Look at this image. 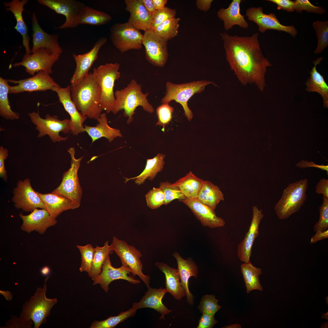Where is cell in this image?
<instances>
[{
  "mask_svg": "<svg viewBox=\"0 0 328 328\" xmlns=\"http://www.w3.org/2000/svg\"><path fill=\"white\" fill-rule=\"evenodd\" d=\"M165 157V154L158 153L153 158L147 159L145 168L141 174L134 177L125 178V182L135 179V183L140 185L144 183L147 179L153 180L157 173L162 170L165 164L164 161Z\"/></svg>",
  "mask_w": 328,
  "mask_h": 328,
  "instance_id": "cell-35",
  "label": "cell"
},
{
  "mask_svg": "<svg viewBox=\"0 0 328 328\" xmlns=\"http://www.w3.org/2000/svg\"><path fill=\"white\" fill-rule=\"evenodd\" d=\"M213 0H197L196 3L197 8L204 12L208 11L211 6Z\"/></svg>",
  "mask_w": 328,
  "mask_h": 328,
  "instance_id": "cell-58",
  "label": "cell"
},
{
  "mask_svg": "<svg viewBox=\"0 0 328 328\" xmlns=\"http://www.w3.org/2000/svg\"><path fill=\"white\" fill-rule=\"evenodd\" d=\"M28 1V0H13L9 2H4L3 4L5 10L11 12L13 14L16 21L14 28L22 36L23 46L25 48L26 53L30 54L32 52L29 46L28 30L22 16L23 12L25 10L24 6Z\"/></svg>",
  "mask_w": 328,
  "mask_h": 328,
  "instance_id": "cell-28",
  "label": "cell"
},
{
  "mask_svg": "<svg viewBox=\"0 0 328 328\" xmlns=\"http://www.w3.org/2000/svg\"><path fill=\"white\" fill-rule=\"evenodd\" d=\"M111 19V16L106 13L85 6L81 12L79 24L101 25L108 23Z\"/></svg>",
  "mask_w": 328,
  "mask_h": 328,
  "instance_id": "cell-38",
  "label": "cell"
},
{
  "mask_svg": "<svg viewBox=\"0 0 328 328\" xmlns=\"http://www.w3.org/2000/svg\"><path fill=\"white\" fill-rule=\"evenodd\" d=\"M70 86L71 99L77 110L87 118L97 120L103 110L99 105L101 90L92 73Z\"/></svg>",
  "mask_w": 328,
  "mask_h": 328,
  "instance_id": "cell-2",
  "label": "cell"
},
{
  "mask_svg": "<svg viewBox=\"0 0 328 328\" xmlns=\"http://www.w3.org/2000/svg\"><path fill=\"white\" fill-rule=\"evenodd\" d=\"M197 198L202 203L215 210L221 201L224 200V194L220 188L212 182L204 180Z\"/></svg>",
  "mask_w": 328,
  "mask_h": 328,
  "instance_id": "cell-34",
  "label": "cell"
},
{
  "mask_svg": "<svg viewBox=\"0 0 328 328\" xmlns=\"http://www.w3.org/2000/svg\"><path fill=\"white\" fill-rule=\"evenodd\" d=\"M210 84L217 86L214 82L204 80L180 84L168 81L166 86V92L162 98L161 103L169 104L171 101L175 100L179 103L183 108L185 116L190 121L193 115L188 105L189 100L195 94L202 92L205 86Z\"/></svg>",
  "mask_w": 328,
  "mask_h": 328,
  "instance_id": "cell-7",
  "label": "cell"
},
{
  "mask_svg": "<svg viewBox=\"0 0 328 328\" xmlns=\"http://www.w3.org/2000/svg\"><path fill=\"white\" fill-rule=\"evenodd\" d=\"M241 0H233L226 9L222 8L217 12L218 18L224 22L226 30H228L236 25L240 27L247 29L248 24L244 19V16L240 12V4Z\"/></svg>",
  "mask_w": 328,
  "mask_h": 328,
  "instance_id": "cell-30",
  "label": "cell"
},
{
  "mask_svg": "<svg viewBox=\"0 0 328 328\" xmlns=\"http://www.w3.org/2000/svg\"><path fill=\"white\" fill-rule=\"evenodd\" d=\"M60 54L50 53L44 48H39L30 54L26 53L21 61L13 64L14 67L22 66L26 72L32 76L39 71L49 74L52 68L59 59Z\"/></svg>",
  "mask_w": 328,
  "mask_h": 328,
  "instance_id": "cell-13",
  "label": "cell"
},
{
  "mask_svg": "<svg viewBox=\"0 0 328 328\" xmlns=\"http://www.w3.org/2000/svg\"><path fill=\"white\" fill-rule=\"evenodd\" d=\"M180 20L179 18L168 19L157 26L153 30L157 34L168 41L177 35Z\"/></svg>",
  "mask_w": 328,
  "mask_h": 328,
  "instance_id": "cell-42",
  "label": "cell"
},
{
  "mask_svg": "<svg viewBox=\"0 0 328 328\" xmlns=\"http://www.w3.org/2000/svg\"><path fill=\"white\" fill-rule=\"evenodd\" d=\"M132 274V271L128 266L122 265L118 268L113 267L111 264L109 256L105 261L102 267L101 273L94 279V285L99 284L101 288L107 292L109 286L112 281L117 279H123L134 284L141 283L139 280L135 279L130 275Z\"/></svg>",
  "mask_w": 328,
  "mask_h": 328,
  "instance_id": "cell-18",
  "label": "cell"
},
{
  "mask_svg": "<svg viewBox=\"0 0 328 328\" xmlns=\"http://www.w3.org/2000/svg\"><path fill=\"white\" fill-rule=\"evenodd\" d=\"M8 82L7 79L0 77V115L7 120L18 119L19 117V114L13 111L9 104Z\"/></svg>",
  "mask_w": 328,
  "mask_h": 328,
  "instance_id": "cell-40",
  "label": "cell"
},
{
  "mask_svg": "<svg viewBox=\"0 0 328 328\" xmlns=\"http://www.w3.org/2000/svg\"><path fill=\"white\" fill-rule=\"evenodd\" d=\"M51 90L56 93L59 101L70 116L71 133L74 135H77L84 132L83 124L87 117L79 111L73 101L71 96L70 85L64 88L54 87Z\"/></svg>",
  "mask_w": 328,
  "mask_h": 328,
  "instance_id": "cell-20",
  "label": "cell"
},
{
  "mask_svg": "<svg viewBox=\"0 0 328 328\" xmlns=\"http://www.w3.org/2000/svg\"><path fill=\"white\" fill-rule=\"evenodd\" d=\"M143 36L139 30L128 22L115 23L110 28L111 40L121 53L131 50H140Z\"/></svg>",
  "mask_w": 328,
  "mask_h": 328,
  "instance_id": "cell-10",
  "label": "cell"
},
{
  "mask_svg": "<svg viewBox=\"0 0 328 328\" xmlns=\"http://www.w3.org/2000/svg\"><path fill=\"white\" fill-rule=\"evenodd\" d=\"M19 216L22 221L21 230L28 233L35 231L43 234L48 228L54 226L57 222L56 218L51 217L44 209H36L26 215L21 213Z\"/></svg>",
  "mask_w": 328,
  "mask_h": 328,
  "instance_id": "cell-22",
  "label": "cell"
},
{
  "mask_svg": "<svg viewBox=\"0 0 328 328\" xmlns=\"http://www.w3.org/2000/svg\"><path fill=\"white\" fill-rule=\"evenodd\" d=\"M173 256L176 258L177 262L181 284L186 292L187 302L189 304L193 305L194 297L189 291L188 281L192 276L196 278L198 274L197 266L191 258L185 259L177 252H174Z\"/></svg>",
  "mask_w": 328,
  "mask_h": 328,
  "instance_id": "cell-29",
  "label": "cell"
},
{
  "mask_svg": "<svg viewBox=\"0 0 328 328\" xmlns=\"http://www.w3.org/2000/svg\"><path fill=\"white\" fill-rule=\"evenodd\" d=\"M311 238L310 243L313 244L328 237V230L324 231H318Z\"/></svg>",
  "mask_w": 328,
  "mask_h": 328,
  "instance_id": "cell-59",
  "label": "cell"
},
{
  "mask_svg": "<svg viewBox=\"0 0 328 328\" xmlns=\"http://www.w3.org/2000/svg\"><path fill=\"white\" fill-rule=\"evenodd\" d=\"M13 193L12 200L14 207L18 209L29 212L38 208L45 209L43 203L32 187L28 178L19 180Z\"/></svg>",
  "mask_w": 328,
  "mask_h": 328,
  "instance_id": "cell-15",
  "label": "cell"
},
{
  "mask_svg": "<svg viewBox=\"0 0 328 328\" xmlns=\"http://www.w3.org/2000/svg\"><path fill=\"white\" fill-rule=\"evenodd\" d=\"M112 249L119 257L122 265L129 267L132 271V275L138 276L148 288L150 286V277L145 275L142 271V265L140 260L142 254L135 247L128 244L124 240L113 237L110 245Z\"/></svg>",
  "mask_w": 328,
  "mask_h": 328,
  "instance_id": "cell-11",
  "label": "cell"
},
{
  "mask_svg": "<svg viewBox=\"0 0 328 328\" xmlns=\"http://www.w3.org/2000/svg\"><path fill=\"white\" fill-rule=\"evenodd\" d=\"M323 57L317 58L313 62L314 65L310 72V76L308 79L306 84V90L309 92H317L321 95L323 100L324 107H328V86L323 77L317 70L316 67L319 64Z\"/></svg>",
  "mask_w": 328,
  "mask_h": 328,
  "instance_id": "cell-33",
  "label": "cell"
},
{
  "mask_svg": "<svg viewBox=\"0 0 328 328\" xmlns=\"http://www.w3.org/2000/svg\"><path fill=\"white\" fill-rule=\"evenodd\" d=\"M147 206L152 209L159 207L165 202V195L162 188L153 187L145 195Z\"/></svg>",
  "mask_w": 328,
  "mask_h": 328,
  "instance_id": "cell-47",
  "label": "cell"
},
{
  "mask_svg": "<svg viewBox=\"0 0 328 328\" xmlns=\"http://www.w3.org/2000/svg\"><path fill=\"white\" fill-rule=\"evenodd\" d=\"M36 193L43 203L45 209L55 218L64 211L75 209L80 206L67 197L57 193Z\"/></svg>",
  "mask_w": 328,
  "mask_h": 328,
  "instance_id": "cell-26",
  "label": "cell"
},
{
  "mask_svg": "<svg viewBox=\"0 0 328 328\" xmlns=\"http://www.w3.org/2000/svg\"><path fill=\"white\" fill-rule=\"evenodd\" d=\"M252 210V218L249 230L238 247L237 256L244 262L250 261L252 247L259 234V224L264 217L262 210L258 209L256 206H253Z\"/></svg>",
  "mask_w": 328,
  "mask_h": 328,
  "instance_id": "cell-23",
  "label": "cell"
},
{
  "mask_svg": "<svg viewBox=\"0 0 328 328\" xmlns=\"http://www.w3.org/2000/svg\"><path fill=\"white\" fill-rule=\"evenodd\" d=\"M308 186V180L304 179L290 183L284 189L274 207L279 219H286L301 209L306 199Z\"/></svg>",
  "mask_w": 328,
  "mask_h": 328,
  "instance_id": "cell-6",
  "label": "cell"
},
{
  "mask_svg": "<svg viewBox=\"0 0 328 328\" xmlns=\"http://www.w3.org/2000/svg\"><path fill=\"white\" fill-rule=\"evenodd\" d=\"M50 272V269L47 266L43 267L41 270L42 274L44 276H46L48 275Z\"/></svg>",
  "mask_w": 328,
  "mask_h": 328,
  "instance_id": "cell-62",
  "label": "cell"
},
{
  "mask_svg": "<svg viewBox=\"0 0 328 328\" xmlns=\"http://www.w3.org/2000/svg\"><path fill=\"white\" fill-rule=\"evenodd\" d=\"M155 9L156 10L164 9L167 3V0H152Z\"/></svg>",
  "mask_w": 328,
  "mask_h": 328,
  "instance_id": "cell-61",
  "label": "cell"
},
{
  "mask_svg": "<svg viewBox=\"0 0 328 328\" xmlns=\"http://www.w3.org/2000/svg\"><path fill=\"white\" fill-rule=\"evenodd\" d=\"M107 40V37H101L88 52L82 54H73L76 67L70 80L71 86H75L87 76L89 70L98 58L100 49Z\"/></svg>",
  "mask_w": 328,
  "mask_h": 328,
  "instance_id": "cell-19",
  "label": "cell"
},
{
  "mask_svg": "<svg viewBox=\"0 0 328 328\" xmlns=\"http://www.w3.org/2000/svg\"><path fill=\"white\" fill-rule=\"evenodd\" d=\"M295 9L297 12L301 13L305 10L308 12H313L322 15L326 10L320 6H316L312 4L308 0H296Z\"/></svg>",
  "mask_w": 328,
  "mask_h": 328,
  "instance_id": "cell-51",
  "label": "cell"
},
{
  "mask_svg": "<svg viewBox=\"0 0 328 328\" xmlns=\"http://www.w3.org/2000/svg\"><path fill=\"white\" fill-rule=\"evenodd\" d=\"M8 155L7 149L1 146L0 147V176L5 182L7 181V176L5 168V161Z\"/></svg>",
  "mask_w": 328,
  "mask_h": 328,
  "instance_id": "cell-53",
  "label": "cell"
},
{
  "mask_svg": "<svg viewBox=\"0 0 328 328\" xmlns=\"http://www.w3.org/2000/svg\"><path fill=\"white\" fill-rule=\"evenodd\" d=\"M32 322L25 323L19 318L12 316L11 319L6 323L4 328H31Z\"/></svg>",
  "mask_w": 328,
  "mask_h": 328,
  "instance_id": "cell-54",
  "label": "cell"
},
{
  "mask_svg": "<svg viewBox=\"0 0 328 328\" xmlns=\"http://www.w3.org/2000/svg\"><path fill=\"white\" fill-rule=\"evenodd\" d=\"M246 15L250 21L257 25L258 30L261 33H264L267 29H273L286 32L293 37H295L297 34V30L294 26L282 25L274 13L265 14L261 7L248 9L246 11Z\"/></svg>",
  "mask_w": 328,
  "mask_h": 328,
  "instance_id": "cell-17",
  "label": "cell"
},
{
  "mask_svg": "<svg viewBox=\"0 0 328 328\" xmlns=\"http://www.w3.org/2000/svg\"><path fill=\"white\" fill-rule=\"evenodd\" d=\"M241 271L246 288V292L254 290H263L259 279L262 273L261 269L254 266L250 261L244 262L241 266Z\"/></svg>",
  "mask_w": 328,
  "mask_h": 328,
  "instance_id": "cell-37",
  "label": "cell"
},
{
  "mask_svg": "<svg viewBox=\"0 0 328 328\" xmlns=\"http://www.w3.org/2000/svg\"><path fill=\"white\" fill-rule=\"evenodd\" d=\"M241 327V325L238 324H233L227 325L223 328H240Z\"/></svg>",
  "mask_w": 328,
  "mask_h": 328,
  "instance_id": "cell-63",
  "label": "cell"
},
{
  "mask_svg": "<svg viewBox=\"0 0 328 328\" xmlns=\"http://www.w3.org/2000/svg\"><path fill=\"white\" fill-rule=\"evenodd\" d=\"M120 65L117 63L101 65L93 70V74L101 88L99 105L107 113L112 112L115 104L114 88L116 80L120 77Z\"/></svg>",
  "mask_w": 328,
  "mask_h": 328,
  "instance_id": "cell-5",
  "label": "cell"
},
{
  "mask_svg": "<svg viewBox=\"0 0 328 328\" xmlns=\"http://www.w3.org/2000/svg\"><path fill=\"white\" fill-rule=\"evenodd\" d=\"M313 26L317 38V46L314 53L318 54L328 46V21L317 20L313 22Z\"/></svg>",
  "mask_w": 328,
  "mask_h": 328,
  "instance_id": "cell-43",
  "label": "cell"
},
{
  "mask_svg": "<svg viewBox=\"0 0 328 328\" xmlns=\"http://www.w3.org/2000/svg\"><path fill=\"white\" fill-rule=\"evenodd\" d=\"M220 36L227 60L239 81L244 85L254 84L263 91L267 68L272 64L260 48L258 32L251 36H231L225 32Z\"/></svg>",
  "mask_w": 328,
  "mask_h": 328,
  "instance_id": "cell-1",
  "label": "cell"
},
{
  "mask_svg": "<svg viewBox=\"0 0 328 328\" xmlns=\"http://www.w3.org/2000/svg\"><path fill=\"white\" fill-rule=\"evenodd\" d=\"M148 95V92H142L141 85L133 79L126 87L115 92V103L112 112L116 114L123 110L124 116L128 118L127 121L128 124L133 121V116L138 106H141L145 111L152 113L154 110L147 100Z\"/></svg>",
  "mask_w": 328,
  "mask_h": 328,
  "instance_id": "cell-3",
  "label": "cell"
},
{
  "mask_svg": "<svg viewBox=\"0 0 328 328\" xmlns=\"http://www.w3.org/2000/svg\"><path fill=\"white\" fill-rule=\"evenodd\" d=\"M323 202L319 207V217L314 226V231H324L328 228V198L323 195Z\"/></svg>",
  "mask_w": 328,
  "mask_h": 328,
  "instance_id": "cell-49",
  "label": "cell"
},
{
  "mask_svg": "<svg viewBox=\"0 0 328 328\" xmlns=\"http://www.w3.org/2000/svg\"><path fill=\"white\" fill-rule=\"evenodd\" d=\"M67 151L71 158L70 167L64 173L61 183L52 192L62 195L80 206L82 190L77 173L83 157L76 159L73 147L70 148Z\"/></svg>",
  "mask_w": 328,
  "mask_h": 328,
  "instance_id": "cell-9",
  "label": "cell"
},
{
  "mask_svg": "<svg viewBox=\"0 0 328 328\" xmlns=\"http://www.w3.org/2000/svg\"><path fill=\"white\" fill-rule=\"evenodd\" d=\"M32 52L39 48L45 49L50 53L60 54L63 50L58 41L57 34H50L41 28L38 23L35 13L32 18Z\"/></svg>",
  "mask_w": 328,
  "mask_h": 328,
  "instance_id": "cell-24",
  "label": "cell"
},
{
  "mask_svg": "<svg viewBox=\"0 0 328 328\" xmlns=\"http://www.w3.org/2000/svg\"><path fill=\"white\" fill-rule=\"evenodd\" d=\"M143 35L142 43L145 48L146 59L152 65L163 67L168 58L167 41L152 29Z\"/></svg>",
  "mask_w": 328,
  "mask_h": 328,
  "instance_id": "cell-14",
  "label": "cell"
},
{
  "mask_svg": "<svg viewBox=\"0 0 328 328\" xmlns=\"http://www.w3.org/2000/svg\"><path fill=\"white\" fill-rule=\"evenodd\" d=\"M97 120L98 123L95 126H84L85 131L92 139V143L103 137L107 138L111 142L118 137H122L119 129L111 128L108 125L105 113H102Z\"/></svg>",
  "mask_w": 328,
  "mask_h": 328,
  "instance_id": "cell-32",
  "label": "cell"
},
{
  "mask_svg": "<svg viewBox=\"0 0 328 328\" xmlns=\"http://www.w3.org/2000/svg\"><path fill=\"white\" fill-rule=\"evenodd\" d=\"M155 265L165 275L166 289L167 292L177 300H180L185 296L186 293L180 282V278L178 269L162 262H157Z\"/></svg>",
  "mask_w": 328,
  "mask_h": 328,
  "instance_id": "cell-31",
  "label": "cell"
},
{
  "mask_svg": "<svg viewBox=\"0 0 328 328\" xmlns=\"http://www.w3.org/2000/svg\"><path fill=\"white\" fill-rule=\"evenodd\" d=\"M137 309L132 307L128 310L121 312L118 315L110 316L102 320H95L91 324L90 328H113L118 324L129 318L134 316Z\"/></svg>",
  "mask_w": 328,
  "mask_h": 328,
  "instance_id": "cell-41",
  "label": "cell"
},
{
  "mask_svg": "<svg viewBox=\"0 0 328 328\" xmlns=\"http://www.w3.org/2000/svg\"><path fill=\"white\" fill-rule=\"evenodd\" d=\"M146 9L151 15H152L156 11L154 8L152 0H141Z\"/></svg>",
  "mask_w": 328,
  "mask_h": 328,
  "instance_id": "cell-60",
  "label": "cell"
},
{
  "mask_svg": "<svg viewBox=\"0 0 328 328\" xmlns=\"http://www.w3.org/2000/svg\"><path fill=\"white\" fill-rule=\"evenodd\" d=\"M37 1L57 14L65 17V22L56 28L59 29L73 28L78 26L81 12L86 6L84 3L75 0H38Z\"/></svg>",
  "mask_w": 328,
  "mask_h": 328,
  "instance_id": "cell-12",
  "label": "cell"
},
{
  "mask_svg": "<svg viewBox=\"0 0 328 328\" xmlns=\"http://www.w3.org/2000/svg\"><path fill=\"white\" fill-rule=\"evenodd\" d=\"M126 10L130 16L128 22L138 30L144 32L151 29V15L147 11L141 0H125Z\"/></svg>",
  "mask_w": 328,
  "mask_h": 328,
  "instance_id": "cell-27",
  "label": "cell"
},
{
  "mask_svg": "<svg viewBox=\"0 0 328 328\" xmlns=\"http://www.w3.org/2000/svg\"><path fill=\"white\" fill-rule=\"evenodd\" d=\"M159 187L162 188L164 194L165 205L174 200L178 199L180 201L186 198L178 186L173 183L168 181L160 182Z\"/></svg>",
  "mask_w": 328,
  "mask_h": 328,
  "instance_id": "cell-44",
  "label": "cell"
},
{
  "mask_svg": "<svg viewBox=\"0 0 328 328\" xmlns=\"http://www.w3.org/2000/svg\"><path fill=\"white\" fill-rule=\"evenodd\" d=\"M272 2L277 5V9L278 10L283 9L289 12H292L295 10V3L294 1L290 0H268Z\"/></svg>",
  "mask_w": 328,
  "mask_h": 328,
  "instance_id": "cell-55",
  "label": "cell"
},
{
  "mask_svg": "<svg viewBox=\"0 0 328 328\" xmlns=\"http://www.w3.org/2000/svg\"><path fill=\"white\" fill-rule=\"evenodd\" d=\"M81 255V263L79 270L80 272H86L90 273L94 254V249L92 244H88L84 246L77 245Z\"/></svg>",
  "mask_w": 328,
  "mask_h": 328,
  "instance_id": "cell-45",
  "label": "cell"
},
{
  "mask_svg": "<svg viewBox=\"0 0 328 328\" xmlns=\"http://www.w3.org/2000/svg\"><path fill=\"white\" fill-rule=\"evenodd\" d=\"M176 14L175 9L166 7L161 10H156L151 16V29L153 30L155 27L167 19L175 17Z\"/></svg>",
  "mask_w": 328,
  "mask_h": 328,
  "instance_id": "cell-50",
  "label": "cell"
},
{
  "mask_svg": "<svg viewBox=\"0 0 328 328\" xmlns=\"http://www.w3.org/2000/svg\"><path fill=\"white\" fill-rule=\"evenodd\" d=\"M316 192L322 194L328 198V179L324 178L320 179L316 186Z\"/></svg>",
  "mask_w": 328,
  "mask_h": 328,
  "instance_id": "cell-56",
  "label": "cell"
},
{
  "mask_svg": "<svg viewBox=\"0 0 328 328\" xmlns=\"http://www.w3.org/2000/svg\"><path fill=\"white\" fill-rule=\"evenodd\" d=\"M167 292L166 289L150 287L140 301L133 303L132 307L137 310L146 308L153 309L161 314L160 319L165 320L164 315L172 311L162 302L164 296Z\"/></svg>",
  "mask_w": 328,
  "mask_h": 328,
  "instance_id": "cell-25",
  "label": "cell"
},
{
  "mask_svg": "<svg viewBox=\"0 0 328 328\" xmlns=\"http://www.w3.org/2000/svg\"><path fill=\"white\" fill-rule=\"evenodd\" d=\"M9 82L16 85L9 86V94H17L26 92L43 91L52 90L54 87H60L49 74L39 71L32 77L18 80L7 79Z\"/></svg>",
  "mask_w": 328,
  "mask_h": 328,
  "instance_id": "cell-16",
  "label": "cell"
},
{
  "mask_svg": "<svg viewBox=\"0 0 328 328\" xmlns=\"http://www.w3.org/2000/svg\"><path fill=\"white\" fill-rule=\"evenodd\" d=\"M213 295H204L202 296L198 308L201 313L214 316L216 313L221 308V306L217 304L218 300Z\"/></svg>",
  "mask_w": 328,
  "mask_h": 328,
  "instance_id": "cell-46",
  "label": "cell"
},
{
  "mask_svg": "<svg viewBox=\"0 0 328 328\" xmlns=\"http://www.w3.org/2000/svg\"><path fill=\"white\" fill-rule=\"evenodd\" d=\"M32 123L36 126L38 131V138L48 135L54 143L65 141L67 137H63L60 135V132L67 134L71 131L70 119H59L57 116L46 114L44 118H42L38 112L33 111L28 113Z\"/></svg>",
  "mask_w": 328,
  "mask_h": 328,
  "instance_id": "cell-8",
  "label": "cell"
},
{
  "mask_svg": "<svg viewBox=\"0 0 328 328\" xmlns=\"http://www.w3.org/2000/svg\"><path fill=\"white\" fill-rule=\"evenodd\" d=\"M217 323L214 316L202 313L197 328H212Z\"/></svg>",
  "mask_w": 328,
  "mask_h": 328,
  "instance_id": "cell-52",
  "label": "cell"
},
{
  "mask_svg": "<svg viewBox=\"0 0 328 328\" xmlns=\"http://www.w3.org/2000/svg\"><path fill=\"white\" fill-rule=\"evenodd\" d=\"M180 201L190 209L203 227L214 228L225 225V222L224 220L217 216L214 210L202 203L197 197L192 199L186 198Z\"/></svg>",
  "mask_w": 328,
  "mask_h": 328,
  "instance_id": "cell-21",
  "label": "cell"
},
{
  "mask_svg": "<svg viewBox=\"0 0 328 328\" xmlns=\"http://www.w3.org/2000/svg\"><path fill=\"white\" fill-rule=\"evenodd\" d=\"M92 265L90 273L88 274L93 281L95 278L101 272L102 267L105 261L110 254L114 251L111 245H109L108 241L104 244L103 246H97L95 248Z\"/></svg>",
  "mask_w": 328,
  "mask_h": 328,
  "instance_id": "cell-39",
  "label": "cell"
},
{
  "mask_svg": "<svg viewBox=\"0 0 328 328\" xmlns=\"http://www.w3.org/2000/svg\"><path fill=\"white\" fill-rule=\"evenodd\" d=\"M296 166L299 168H306L307 167H313L318 168L325 170L328 173V166L317 165L315 164L313 162H309L308 161L302 160L299 162L296 165Z\"/></svg>",
  "mask_w": 328,
  "mask_h": 328,
  "instance_id": "cell-57",
  "label": "cell"
},
{
  "mask_svg": "<svg viewBox=\"0 0 328 328\" xmlns=\"http://www.w3.org/2000/svg\"><path fill=\"white\" fill-rule=\"evenodd\" d=\"M203 181L190 171L173 183L178 186L186 198L192 199L198 197Z\"/></svg>",
  "mask_w": 328,
  "mask_h": 328,
  "instance_id": "cell-36",
  "label": "cell"
},
{
  "mask_svg": "<svg viewBox=\"0 0 328 328\" xmlns=\"http://www.w3.org/2000/svg\"><path fill=\"white\" fill-rule=\"evenodd\" d=\"M173 111V108L168 103H163L157 108L156 113L158 119L156 125L162 126L163 131H164L166 126L172 120Z\"/></svg>",
  "mask_w": 328,
  "mask_h": 328,
  "instance_id": "cell-48",
  "label": "cell"
},
{
  "mask_svg": "<svg viewBox=\"0 0 328 328\" xmlns=\"http://www.w3.org/2000/svg\"><path fill=\"white\" fill-rule=\"evenodd\" d=\"M49 277L45 278L43 288H37L34 295L24 303L19 316V318L25 323L33 322L34 328H38L47 322L51 309L57 302L56 298L48 299L46 296V282Z\"/></svg>",
  "mask_w": 328,
  "mask_h": 328,
  "instance_id": "cell-4",
  "label": "cell"
}]
</instances>
